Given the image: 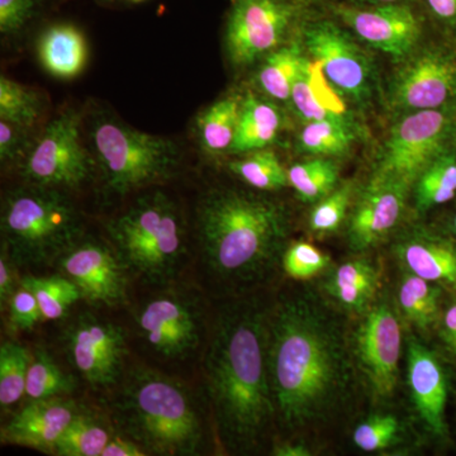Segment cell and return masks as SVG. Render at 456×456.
Wrapping results in <instances>:
<instances>
[{"instance_id":"ac0fdd59","label":"cell","mask_w":456,"mask_h":456,"mask_svg":"<svg viewBox=\"0 0 456 456\" xmlns=\"http://www.w3.org/2000/svg\"><path fill=\"white\" fill-rule=\"evenodd\" d=\"M59 264L86 301L116 307L127 299V269L107 245L80 240L60 257Z\"/></svg>"},{"instance_id":"f907efd6","label":"cell","mask_w":456,"mask_h":456,"mask_svg":"<svg viewBox=\"0 0 456 456\" xmlns=\"http://www.w3.org/2000/svg\"><path fill=\"white\" fill-rule=\"evenodd\" d=\"M299 2L314 9L321 7L327 9L331 5L338 4V3L345 2V0H299Z\"/></svg>"},{"instance_id":"ba28073f","label":"cell","mask_w":456,"mask_h":456,"mask_svg":"<svg viewBox=\"0 0 456 456\" xmlns=\"http://www.w3.org/2000/svg\"><path fill=\"white\" fill-rule=\"evenodd\" d=\"M297 38L305 53L322 69L330 83L354 107H370L377 95V68L368 51L340 20L332 14L316 16L314 11Z\"/></svg>"},{"instance_id":"277c9868","label":"cell","mask_w":456,"mask_h":456,"mask_svg":"<svg viewBox=\"0 0 456 456\" xmlns=\"http://www.w3.org/2000/svg\"><path fill=\"white\" fill-rule=\"evenodd\" d=\"M116 421L146 454L197 455L204 441L202 417L184 384L137 368L116 399Z\"/></svg>"},{"instance_id":"ee69618b","label":"cell","mask_w":456,"mask_h":456,"mask_svg":"<svg viewBox=\"0 0 456 456\" xmlns=\"http://www.w3.org/2000/svg\"><path fill=\"white\" fill-rule=\"evenodd\" d=\"M426 12L439 25L456 29V0H419Z\"/></svg>"},{"instance_id":"7dc6e473","label":"cell","mask_w":456,"mask_h":456,"mask_svg":"<svg viewBox=\"0 0 456 456\" xmlns=\"http://www.w3.org/2000/svg\"><path fill=\"white\" fill-rule=\"evenodd\" d=\"M14 292V279L12 274L11 266H9V257L7 254H2V259H0V302H2V307L4 303L11 301L12 296Z\"/></svg>"},{"instance_id":"83f0119b","label":"cell","mask_w":456,"mask_h":456,"mask_svg":"<svg viewBox=\"0 0 456 456\" xmlns=\"http://www.w3.org/2000/svg\"><path fill=\"white\" fill-rule=\"evenodd\" d=\"M416 211L422 215L456 197V142L434 159L417 176L412 189Z\"/></svg>"},{"instance_id":"2e32d148","label":"cell","mask_w":456,"mask_h":456,"mask_svg":"<svg viewBox=\"0 0 456 456\" xmlns=\"http://www.w3.org/2000/svg\"><path fill=\"white\" fill-rule=\"evenodd\" d=\"M66 340L71 362L92 388L107 389L119 382L127 350L122 329L86 314L70 326Z\"/></svg>"},{"instance_id":"74e56055","label":"cell","mask_w":456,"mask_h":456,"mask_svg":"<svg viewBox=\"0 0 456 456\" xmlns=\"http://www.w3.org/2000/svg\"><path fill=\"white\" fill-rule=\"evenodd\" d=\"M354 183L338 185L329 196L314 203L308 220L312 232L327 235L335 232L346 220L353 200Z\"/></svg>"},{"instance_id":"52a82bcc","label":"cell","mask_w":456,"mask_h":456,"mask_svg":"<svg viewBox=\"0 0 456 456\" xmlns=\"http://www.w3.org/2000/svg\"><path fill=\"white\" fill-rule=\"evenodd\" d=\"M90 136L104 185L117 196L163 183L178 170V146L165 137L113 119L95 122Z\"/></svg>"},{"instance_id":"9c48e42d","label":"cell","mask_w":456,"mask_h":456,"mask_svg":"<svg viewBox=\"0 0 456 456\" xmlns=\"http://www.w3.org/2000/svg\"><path fill=\"white\" fill-rule=\"evenodd\" d=\"M314 11L299 0H231L224 33L231 64L248 68L289 44Z\"/></svg>"},{"instance_id":"7a4b0ae2","label":"cell","mask_w":456,"mask_h":456,"mask_svg":"<svg viewBox=\"0 0 456 456\" xmlns=\"http://www.w3.org/2000/svg\"><path fill=\"white\" fill-rule=\"evenodd\" d=\"M268 314L251 305L224 308L204 356L216 428L231 452L257 445L275 416L266 364Z\"/></svg>"},{"instance_id":"30bf717a","label":"cell","mask_w":456,"mask_h":456,"mask_svg":"<svg viewBox=\"0 0 456 456\" xmlns=\"http://www.w3.org/2000/svg\"><path fill=\"white\" fill-rule=\"evenodd\" d=\"M456 142V107L399 114L375 156L371 176L413 183Z\"/></svg>"},{"instance_id":"f35d334b","label":"cell","mask_w":456,"mask_h":456,"mask_svg":"<svg viewBox=\"0 0 456 456\" xmlns=\"http://www.w3.org/2000/svg\"><path fill=\"white\" fill-rule=\"evenodd\" d=\"M401 426L393 415H375L354 431V443L362 452H380L398 440Z\"/></svg>"},{"instance_id":"d4e9b609","label":"cell","mask_w":456,"mask_h":456,"mask_svg":"<svg viewBox=\"0 0 456 456\" xmlns=\"http://www.w3.org/2000/svg\"><path fill=\"white\" fill-rule=\"evenodd\" d=\"M380 288L379 270L368 260L345 261L326 281V290L344 310L365 314Z\"/></svg>"},{"instance_id":"e0dca14e","label":"cell","mask_w":456,"mask_h":456,"mask_svg":"<svg viewBox=\"0 0 456 456\" xmlns=\"http://www.w3.org/2000/svg\"><path fill=\"white\" fill-rule=\"evenodd\" d=\"M411 189L401 180L370 176L350 211L347 240L354 251L368 250L391 235L403 218Z\"/></svg>"},{"instance_id":"4316f807","label":"cell","mask_w":456,"mask_h":456,"mask_svg":"<svg viewBox=\"0 0 456 456\" xmlns=\"http://www.w3.org/2000/svg\"><path fill=\"white\" fill-rule=\"evenodd\" d=\"M305 56V50L296 37L264 57L256 75V84L261 92L274 102L289 103Z\"/></svg>"},{"instance_id":"ffe728a7","label":"cell","mask_w":456,"mask_h":456,"mask_svg":"<svg viewBox=\"0 0 456 456\" xmlns=\"http://www.w3.org/2000/svg\"><path fill=\"white\" fill-rule=\"evenodd\" d=\"M407 380L419 419L436 436L446 435L448 377L439 358L416 338H408Z\"/></svg>"},{"instance_id":"f546056e","label":"cell","mask_w":456,"mask_h":456,"mask_svg":"<svg viewBox=\"0 0 456 456\" xmlns=\"http://www.w3.org/2000/svg\"><path fill=\"white\" fill-rule=\"evenodd\" d=\"M441 289L439 284L407 273L398 289L402 314L412 325L428 331L440 321Z\"/></svg>"},{"instance_id":"5bb4252c","label":"cell","mask_w":456,"mask_h":456,"mask_svg":"<svg viewBox=\"0 0 456 456\" xmlns=\"http://www.w3.org/2000/svg\"><path fill=\"white\" fill-rule=\"evenodd\" d=\"M402 327L395 308L378 302L364 314L354 336V359L375 398H389L397 388Z\"/></svg>"},{"instance_id":"5b68a950","label":"cell","mask_w":456,"mask_h":456,"mask_svg":"<svg viewBox=\"0 0 456 456\" xmlns=\"http://www.w3.org/2000/svg\"><path fill=\"white\" fill-rule=\"evenodd\" d=\"M3 251L17 265L50 264L82 240V217L61 189L27 184L2 206Z\"/></svg>"},{"instance_id":"603a6c76","label":"cell","mask_w":456,"mask_h":456,"mask_svg":"<svg viewBox=\"0 0 456 456\" xmlns=\"http://www.w3.org/2000/svg\"><path fill=\"white\" fill-rule=\"evenodd\" d=\"M36 50L44 70L56 79H75L88 64V41L86 35L71 23L47 27L38 37Z\"/></svg>"},{"instance_id":"9a60e30c","label":"cell","mask_w":456,"mask_h":456,"mask_svg":"<svg viewBox=\"0 0 456 456\" xmlns=\"http://www.w3.org/2000/svg\"><path fill=\"white\" fill-rule=\"evenodd\" d=\"M327 11L359 41L395 60L407 59L419 49L422 22L412 3L362 7L342 2Z\"/></svg>"},{"instance_id":"f6af8a7d","label":"cell","mask_w":456,"mask_h":456,"mask_svg":"<svg viewBox=\"0 0 456 456\" xmlns=\"http://www.w3.org/2000/svg\"><path fill=\"white\" fill-rule=\"evenodd\" d=\"M439 323L441 341L456 356V302L441 314Z\"/></svg>"},{"instance_id":"c3c4849f","label":"cell","mask_w":456,"mask_h":456,"mask_svg":"<svg viewBox=\"0 0 456 456\" xmlns=\"http://www.w3.org/2000/svg\"><path fill=\"white\" fill-rule=\"evenodd\" d=\"M273 455L277 456H310L311 450L303 444L283 443L275 446Z\"/></svg>"},{"instance_id":"f5cc1de1","label":"cell","mask_w":456,"mask_h":456,"mask_svg":"<svg viewBox=\"0 0 456 456\" xmlns=\"http://www.w3.org/2000/svg\"><path fill=\"white\" fill-rule=\"evenodd\" d=\"M128 2H131V3H142V2H145V0H128Z\"/></svg>"},{"instance_id":"bcb514c9","label":"cell","mask_w":456,"mask_h":456,"mask_svg":"<svg viewBox=\"0 0 456 456\" xmlns=\"http://www.w3.org/2000/svg\"><path fill=\"white\" fill-rule=\"evenodd\" d=\"M147 455L139 444L130 437H112L102 452L101 456H145Z\"/></svg>"},{"instance_id":"681fc988","label":"cell","mask_w":456,"mask_h":456,"mask_svg":"<svg viewBox=\"0 0 456 456\" xmlns=\"http://www.w3.org/2000/svg\"><path fill=\"white\" fill-rule=\"evenodd\" d=\"M413 2H415V0H345V3H349V4L353 5H362V7H374V5L387 4H403V3Z\"/></svg>"},{"instance_id":"cb8c5ba5","label":"cell","mask_w":456,"mask_h":456,"mask_svg":"<svg viewBox=\"0 0 456 456\" xmlns=\"http://www.w3.org/2000/svg\"><path fill=\"white\" fill-rule=\"evenodd\" d=\"M283 127L284 114L274 102L248 93L242 98L235 140L228 154L244 155L266 149L278 139Z\"/></svg>"},{"instance_id":"816d5d0a","label":"cell","mask_w":456,"mask_h":456,"mask_svg":"<svg viewBox=\"0 0 456 456\" xmlns=\"http://www.w3.org/2000/svg\"><path fill=\"white\" fill-rule=\"evenodd\" d=\"M448 230L450 236H452L456 241V212L449 218Z\"/></svg>"},{"instance_id":"6da1fadb","label":"cell","mask_w":456,"mask_h":456,"mask_svg":"<svg viewBox=\"0 0 456 456\" xmlns=\"http://www.w3.org/2000/svg\"><path fill=\"white\" fill-rule=\"evenodd\" d=\"M266 364L275 416L289 430L325 421L353 384L340 323L307 294L284 299L268 316Z\"/></svg>"},{"instance_id":"ab89813d","label":"cell","mask_w":456,"mask_h":456,"mask_svg":"<svg viewBox=\"0 0 456 456\" xmlns=\"http://www.w3.org/2000/svg\"><path fill=\"white\" fill-rule=\"evenodd\" d=\"M329 256L308 242H296L284 251L281 257L288 277L305 281L320 274L329 265Z\"/></svg>"},{"instance_id":"8fae6325","label":"cell","mask_w":456,"mask_h":456,"mask_svg":"<svg viewBox=\"0 0 456 456\" xmlns=\"http://www.w3.org/2000/svg\"><path fill=\"white\" fill-rule=\"evenodd\" d=\"M391 112L456 107V53L441 46L417 49L402 60L386 89Z\"/></svg>"},{"instance_id":"836d02e7","label":"cell","mask_w":456,"mask_h":456,"mask_svg":"<svg viewBox=\"0 0 456 456\" xmlns=\"http://www.w3.org/2000/svg\"><path fill=\"white\" fill-rule=\"evenodd\" d=\"M20 285L35 294L42 317L46 321H56L64 317L71 305L83 298L77 285L65 275H27L20 281Z\"/></svg>"},{"instance_id":"4fadbf2b","label":"cell","mask_w":456,"mask_h":456,"mask_svg":"<svg viewBox=\"0 0 456 456\" xmlns=\"http://www.w3.org/2000/svg\"><path fill=\"white\" fill-rule=\"evenodd\" d=\"M136 323L147 346L165 360L188 359L202 341L203 310L193 294H158L141 305Z\"/></svg>"},{"instance_id":"7bdbcfd3","label":"cell","mask_w":456,"mask_h":456,"mask_svg":"<svg viewBox=\"0 0 456 456\" xmlns=\"http://www.w3.org/2000/svg\"><path fill=\"white\" fill-rule=\"evenodd\" d=\"M29 128L20 127L7 121H0V160L2 164L20 161L23 164L33 145L28 136Z\"/></svg>"},{"instance_id":"44dd1931","label":"cell","mask_w":456,"mask_h":456,"mask_svg":"<svg viewBox=\"0 0 456 456\" xmlns=\"http://www.w3.org/2000/svg\"><path fill=\"white\" fill-rule=\"evenodd\" d=\"M395 254L408 273L456 292V241L452 236L415 227L398 240Z\"/></svg>"},{"instance_id":"3957f363","label":"cell","mask_w":456,"mask_h":456,"mask_svg":"<svg viewBox=\"0 0 456 456\" xmlns=\"http://www.w3.org/2000/svg\"><path fill=\"white\" fill-rule=\"evenodd\" d=\"M203 259L230 283L259 281L283 257L289 217L281 203L239 189H215L198 206Z\"/></svg>"},{"instance_id":"60d3db41","label":"cell","mask_w":456,"mask_h":456,"mask_svg":"<svg viewBox=\"0 0 456 456\" xmlns=\"http://www.w3.org/2000/svg\"><path fill=\"white\" fill-rule=\"evenodd\" d=\"M42 0H0V33L16 36L23 31L40 9Z\"/></svg>"},{"instance_id":"8992f818","label":"cell","mask_w":456,"mask_h":456,"mask_svg":"<svg viewBox=\"0 0 456 456\" xmlns=\"http://www.w3.org/2000/svg\"><path fill=\"white\" fill-rule=\"evenodd\" d=\"M126 269L147 283L163 284L184 260V227L176 204L161 191L147 194L108 224Z\"/></svg>"},{"instance_id":"b9f144b4","label":"cell","mask_w":456,"mask_h":456,"mask_svg":"<svg viewBox=\"0 0 456 456\" xmlns=\"http://www.w3.org/2000/svg\"><path fill=\"white\" fill-rule=\"evenodd\" d=\"M9 305V323L14 331H26L44 320L35 294L27 288H18Z\"/></svg>"},{"instance_id":"d590c367","label":"cell","mask_w":456,"mask_h":456,"mask_svg":"<svg viewBox=\"0 0 456 456\" xmlns=\"http://www.w3.org/2000/svg\"><path fill=\"white\" fill-rule=\"evenodd\" d=\"M32 351L16 342L0 347V404L3 410L26 395L27 375Z\"/></svg>"},{"instance_id":"1f68e13d","label":"cell","mask_w":456,"mask_h":456,"mask_svg":"<svg viewBox=\"0 0 456 456\" xmlns=\"http://www.w3.org/2000/svg\"><path fill=\"white\" fill-rule=\"evenodd\" d=\"M242 182L263 191H279L289 185L288 171L273 150H256L228 164Z\"/></svg>"},{"instance_id":"4dcf8cb0","label":"cell","mask_w":456,"mask_h":456,"mask_svg":"<svg viewBox=\"0 0 456 456\" xmlns=\"http://www.w3.org/2000/svg\"><path fill=\"white\" fill-rule=\"evenodd\" d=\"M287 171L290 187L305 203L320 202L338 187L340 169L334 158L311 156Z\"/></svg>"},{"instance_id":"e575fe53","label":"cell","mask_w":456,"mask_h":456,"mask_svg":"<svg viewBox=\"0 0 456 456\" xmlns=\"http://www.w3.org/2000/svg\"><path fill=\"white\" fill-rule=\"evenodd\" d=\"M74 388V378L66 374L46 350L32 351L26 386L29 401L68 395Z\"/></svg>"},{"instance_id":"f1b7e54d","label":"cell","mask_w":456,"mask_h":456,"mask_svg":"<svg viewBox=\"0 0 456 456\" xmlns=\"http://www.w3.org/2000/svg\"><path fill=\"white\" fill-rule=\"evenodd\" d=\"M244 95L222 97L204 110L197 119L200 146L209 154L230 152L235 140Z\"/></svg>"},{"instance_id":"7402d4cb","label":"cell","mask_w":456,"mask_h":456,"mask_svg":"<svg viewBox=\"0 0 456 456\" xmlns=\"http://www.w3.org/2000/svg\"><path fill=\"white\" fill-rule=\"evenodd\" d=\"M303 123L335 121L360 123L351 103L330 83L320 65L305 53L289 102Z\"/></svg>"},{"instance_id":"484cf974","label":"cell","mask_w":456,"mask_h":456,"mask_svg":"<svg viewBox=\"0 0 456 456\" xmlns=\"http://www.w3.org/2000/svg\"><path fill=\"white\" fill-rule=\"evenodd\" d=\"M362 123H349L326 119L303 123L297 134V149L302 154L342 158L364 137Z\"/></svg>"},{"instance_id":"d6a6232c","label":"cell","mask_w":456,"mask_h":456,"mask_svg":"<svg viewBox=\"0 0 456 456\" xmlns=\"http://www.w3.org/2000/svg\"><path fill=\"white\" fill-rule=\"evenodd\" d=\"M112 439L107 426L97 417L80 411L66 428L55 446L59 456H101L108 441Z\"/></svg>"},{"instance_id":"7c38bea8","label":"cell","mask_w":456,"mask_h":456,"mask_svg":"<svg viewBox=\"0 0 456 456\" xmlns=\"http://www.w3.org/2000/svg\"><path fill=\"white\" fill-rule=\"evenodd\" d=\"M82 121L75 110L57 116L42 132L22 164L29 184L77 188L90 178L92 159L82 140Z\"/></svg>"},{"instance_id":"8d00e7d4","label":"cell","mask_w":456,"mask_h":456,"mask_svg":"<svg viewBox=\"0 0 456 456\" xmlns=\"http://www.w3.org/2000/svg\"><path fill=\"white\" fill-rule=\"evenodd\" d=\"M42 113V102L35 90L2 75L0 77V118L20 127L31 128Z\"/></svg>"},{"instance_id":"d6986e66","label":"cell","mask_w":456,"mask_h":456,"mask_svg":"<svg viewBox=\"0 0 456 456\" xmlns=\"http://www.w3.org/2000/svg\"><path fill=\"white\" fill-rule=\"evenodd\" d=\"M80 411L73 399L66 395L32 399L2 428V441L53 452L57 441Z\"/></svg>"}]
</instances>
